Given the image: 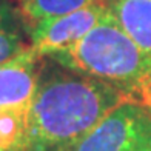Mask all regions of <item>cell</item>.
<instances>
[{
	"instance_id": "3957f363",
	"label": "cell",
	"mask_w": 151,
	"mask_h": 151,
	"mask_svg": "<svg viewBox=\"0 0 151 151\" xmlns=\"http://www.w3.org/2000/svg\"><path fill=\"white\" fill-rule=\"evenodd\" d=\"M108 11V0H94L70 14L43 20L28 29L31 48L40 56H54L71 48L97 25Z\"/></svg>"
},
{
	"instance_id": "30bf717a",
	"label": "cell",
	"mask_w": 151,
	"mask_h": 151,
	"mask_svg": "<svg viewBox=\"0 0 151 151\" xmlns=\"http://www.w3.org/2000/svg\"><path fill=\"white\" fill-rule=\"evenodd\" d=\"M129 151H151V114L145 113L136 136V140Z\"/></svg>"
},
{
	"instance_id": "9c48e42d",
	"label": "cell",
	"mask_w": 151,
	"mask_h": 151,
	"mask_svg": "<svg viewBox=\"0 0 151 151\" xmlns=\"http://www.w3.org/2000/svg\"><path fill=\"white\" fill-rule=\"evenodd\" d=\"M94 0H16L28 29L43 20L70 14Z\"/></svg>"
},
{
	"instance_id": "6da1fadb",
	"label": "cell",
	"mask_w": 151,
	"mask_h": 151,
	"mask_svg": "<svg viewBox=\"0 0 151 151\" xmlns=\"http://www.w3.org/2000/svg\"><path fill=\"white\" fill-rule=\"evenodd\" d=\"M123 104L129 102L122 93L90 76H42L28 109L29 151L68 148Z\"/></svg>"
},
{
	"instance_id": "277c9868",
	"label": "cell",
	"mask_w": 151,
	"mask_h": 151,
	"mask_svg": "<svg viewBox=\"0 0 151 151\" xmlns=\"http://www.w3.org/2000/svg\"><path fill=\"white\" fill-rule=\"evenodd\" d=\"M145 113L137 105L123 104L90 133L62 151H129Z\"/></svg>"
},
{
	"instance_id": "7a4b0ae2",
	"label": "cell",
	"mask_w": 151,
	"mask_h": 151,
	"mask_svg": "<svg viewBox=\"0 0 151 151\" xmlns=\"http://www.w3.org/2000/svg\"><path fill=\"white\" fill-rule=\"evenodd\" d=\"M73 73L111 85L151 114V54L137 46L111 11L71 48L51 56Z\"/></svg>"
},
{
	"instance_id": "5b68a950",
	"label": "cell",
	"mask_w": 151,
	"mask_h": 151,
	"mask_svg": "<svg viewBox=\"0 0 151 151\" xmlns=\"http://www.w3.org/2000/svg\"><path fill=\"white\" fill-rule=\"evenodd\" d=\"M42 57L29 45L0 63V106H29L42 79Z\"/></svg>"
},
{
	"instance_id": "8992f818",
	"label": "cell",
	"mask_w": 151,
	"mask_h": 151,
	"mask_svg": "<svg viewBox=\"0 0 151 151\" xmlns=\"http://www.w3.org/2000/svg\"><path fill=\"white\" fill-rule=\"evenodd\" d=\"M108 8L129 39L151 54V0H108Z\"/></svg>"
},
{
	"instance_id": "ba28073f",
	"label": "cell",
	"mask_w": 151,
	"mask_h": 151,
	"mask_svg": "<svg viewBox=\"0 0 151 151\" xmlns=\"http://www.w3.org/2000/svg\"><path fill=\"white\" fill-rule=\"evenodd\" d=\"M29 106H0V151H29Z\"/></svg>"
},
{
	"instance_id": "52a82bcc",
	"label": "cell",
	"mask_w": 151,
	"mask_h": 151,
	"mask_svg": "<svg viewBox=\"0 0 151 151\" xmlns=\"http://www.w3.org/2000/svg\"><path fill=\"white\" fill-rule=\"evenodd\" d=\"M26 34L28 26L20 11L11 3L0 0V63L8 62L28 48Z\"/></svg>"
}]
</instances>
